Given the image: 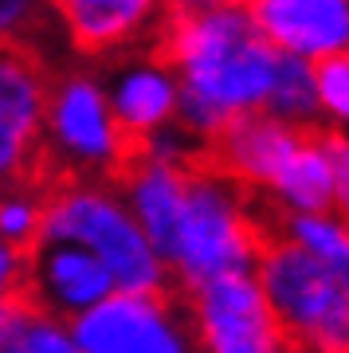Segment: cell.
I'll return each instance as SVG.
<instances>
[{"label": "cell", "mask_w": 349, "mask_h": 353, "mask_svg": "<svg viewBox=\"0 0 349 353\" xmlns=\"http://www.w3.org/2000/svg\"><path fill=\"white\" fill-rule=\"evenodd\" d=\"M243 8L263 36L290 55L346 48V0H243Z\"/></svg>", "instance_id": "obj_8"}, {"label": "cell", "mask_w": 349, "mask_h": 353, "mask_svg": "<svg viewBox=\"0 0 349 353\" xmlns=\"http://www.w3.org/2000/svg\"><path fill=\"white\" fill-rule=\"evenodd\" d=\"M259 106H267L271 114L287 118V122H314L318 118V90L310 79V63L302 55L279 51V63H275V79Z\"/></svg>", "instance_id": "obj_12"}, {"label": "cell", "mask_w": 349, "mask_h": 353, "mask_svg": "<svg viewBox=\"0 0 349 353\" xmlns=\"http://www.w3.org/2000/svg\"><path fill=\"white\" fill-rule=\"evenodd\" d=\"M287 236L302 248H310L314 255H322L326 263H334L346 271V224H337V216H290L287 220Z\"/></svg>", "instance_id": "obj_13"}, {"label": "cell", "mask_w": 349, "mask_h": 353, "mask_svg": "<svg viewBox=\"0 0 349 353\" xmlns=\"http://www.w3.org/2000/svg\"><path fill=\"white\" fill-rule=\"evenodd\" d=\"M173 110H177V87L157 67H134L114 83L110 114L122 126L150 134V130L165 126L173 118Z\"/></svg>", "instance_id": "obj_11"}, {"label": "cell", "mask_w": 349, "mask_h": 353, "mask_svg": "<svg viewBox=\"0 0 349 353\" xmlns=\"http://www.w3.org/2000/svg\"><path fill=\"white\" fill-rule=\"evenodd\" d=\"M259 290L275 322V353H346V271L295 240L259 255Z\"/></svg>", "instance_id": "obj_1"}, {"label": "cell", "mask_w": 349, "mask_h": 353, "mask_svg": "<svg viewBox=\"0 0 349 353\" xmlns=\"http://www.w3.org/2000/svg\"><path fill=\"white\" fill-rule=\"evenodd\" d=\"M83 353H192L200 350L192 287L173 279L161 290L106 294L71 322Z\"/></svg>", "instance_id": "obj_4"}, {"label": "cell", "mask_w": 349, "mask_h": 353, "mask_svg": "<svg viewBox=\"0 0 349 353\" xmlns=\"http://www.w3.org/2000/svg\"><path fill=\"white\" fill-rule=\"evenodd\" d=\"M43 240L90 243L122 290H161L177 279L126 208L87 176H59L43 189Z\"/></svg>", "instance_id": "obj_2"}, {"label": "cell", "mask_w": 349, "mask_h": 353, "mask_svg": "<svg viewBox=\"0 0 349 353\" xmlns=\"http://www.w3.org/2000/svg\"><path fill=\"white\" fill-rule=\"evenodd\" d=\"M83 55H106L137 36L157 0H51Z\"/></svg>", "instance_id": "obj_9"}, {"label": "cell", "mask_w": 349, "mask_h": 353, "mask_svg": "<svg viewBox=\"0 0 349 353\" xmlns=\"http://www.w3.org/2000/svg\"><path fill=\"white\" fill-rule=\"evenodd\" d=\"M192 310L204 353H275L271 310L248 271H224L192 287Z\"/></svg>", "instance_id": "obj_5"}, {"label": "cell", "mask_w": 349, "mask_h": 353, "mask_svg": "<svg viewBox=\"0 0 349 353\" xmlns=\"http://www.w3.org/2000/svg\"><path fill=\"white\" fill-rule=\"evenodd\" d=\"M36 0H0V32H12L24 16H32Z\"/></svg>", "instance_id": "obj_16"}, {"label": "cell", "mask_w": 349, "mask_h": 353, "mask_svg": "<svg viewBox=\"0 0 349 353\" xmlns=\"http://www.w3.org/2000/svg\"><path fill=\"white\" fill-rule=\"evenodd\" d=\"M310 79H314V90H318V102H322L330 118H346L349 110V63H346V48H334V51H318L310 63Z\"/></svg>", "instance_id": "obj_14"}, {"label": "cell", "mask_w": 349, "mask_h": 353, "mask_svg": "<svg viewBox=\"0 0 349 353\" xmlns=\"http://www.w3.org/2000/svg\"><path fill=\"white\" fill-rule=\"evenodd\" d=\"M8 267H12V259H8L4 243H0V287H4V279H8Z\"/></svg>", "instance_id": "obj_17"}, {"label": "cell", "mask_w": 349, "mask_h": 353, "mask_svg": "<svg viewBox=\"0 0 349 353\" xmlns=\"http://www.w3.org/2000/svg\"><path fill=\"white\" fill-rule=\"evenodd\" d=\"M43 118L51 126V138H43V134L39 138L63 165H71L83 176H90V169L99 165L102 173V165L110 157V141H114V118H110L106 99H102V90L87 75H71L63 79L59 87H51Z\"/></svg>", "instance_id": "obj_7"}, {"label": "cell", "mask_w": 349, "mask_h": 353, "mask_svg": "<svg viewBox=\"0 0 349 353\" xmlns=\"http://www.w3.org/2000/svg\"><path fill=\"white\" fill-rule=\"evenodd\" d=\"M12 353H83V350L63 334V326H55L48 318H28Z\"/></svg>", "instance_id": "obj_15"}, {"label": "cell", "mask_w": 349, "mask_h": 353, "mask_svg": "<svg viewBox=\"0 0 349 353\" xmlns=\"http://www.w3.org/2000/svg\"><path fill=\"white\" fill-rule=\"evenodd\" d=\"M263 252L267 243L243 216L232 181L185 173V204L177 220V248L169 271L185 287H200L204 279L224 271H251Z\"/></svg>", "instance_id": "obj_3"}, {"label": "cell", "mask_w": 349, "mask_h": 353, "mask_svg": "<svg viewBox=\"0 0 349 353\" xmlns=\"http://www.w3.org/2000/svg\"><path fill=\"white\" fill-rule=\"evenodd\" d=\"M51 87L43 55L20 32H0V173L16 169L43 134Z\"/></svg>", "instance_id": "obj_6"}, {"label": "cell", "mask_w": 349, "mask_h": 353, "mask_svg": "<svg viewBox=\"0 0 349 353\" xmlns=\"http://www.w3.org/2000/svg\"><path fill=\"white\" fill-rule=\"evenodd\" d=\"M126 192L134 196L141 236L150 240L153 255L169 267L177 248V220H181V204H185V169L169 161H150L126 185Z\"/></svg>", "instance_id": "obj_10"}]
</instances>
